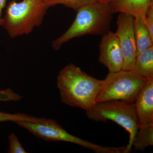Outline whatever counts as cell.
Returning <instances> with one entry per match:
<instances>
[{
  "instance_id": "7",
  "label": "cell",
  "mask_w": 153,
  "mask_h": 153,
  "mask_svg": "<svg viewBox=\"0 0 153 153\" xmlns=\"http://www.w3.org/2000/svg\"><path fill=\"white\" fill-rule=\"evenodd\" d=\"M134 19V17L129 14L120 13L117 22V30L115 33L123 54V70H132L137 55Z\"/></svg>"
},
{
  "instance_id": "3",
  "label": "cell",
  "mask_w": 153,
  "mask_h": 153,
  "mask_svg": "<svg viewBox=\"0 0 153 153\" xmlns=\"http://www.w3.org/2000/svg\"><path fill=\"white\" fill-rule=\"evenodd\" d=\"M48 9L44 0L13 1L7 7L1 26L11 38L28 35L41 26Z\"/></svg>"
},
{
  "instance_id": "20",
  "label": "cell",
  "mask_w": 153,
  "mask_h": 153,
  "mask_svg": "<svg viewBox=\"0 0 153 153\" xmlns=\"http://www.w3.org/2000/svg\"><path fill=\"white\" fill-rule=\"evenodd\" d=\"M111 0H97V1L103 4H109Z\"/></svg>"
},
{
  "instance_id": "1",
  "label": "cell",
  "mask_w": 153,
  "mask_h": 153,
  "mask_svg": "<svg viewBox=\"0 0 153 153\" xmlns=\"http://www.w3.org/2000/svg\"><path fill=\"white\" fill-rule=\"evenodd\" d=\"M103 80L96 79L74 63L66 65L60 71L57 85L61 101L73 107L89 110L96 103Z\"/></svg>"
},
{
  "instance_id": "10",
  "label": "cell",
  "mask_w": 153,
  "mask_h": 153,
  "mask_svg": "<svg viewBox=\"0 0 153 153\" xmlns=\"http://www.w3.org/2000/svg\"><path fill=\"white\" fill-rule=\"evenodd\" d=\"M153 0H111L109 3L113 13H124L140 17L144 20L146 13Z\"/></svg>"
},
{
  "instance_id": "16",
  "label": "cell",
  "mask_w": 153,
  "mask_h": 153,
  "mask_svg": "<svg viewBox=\"0 0 153 153\" xmlns=\"http://www.w3.org/2000/svg\"><path fill=\"white\" fill-rule=\"evenodd\" d=\"M9 150L8 152L10 153H26L24 147L19 142V139L15 134L11 133L9 135Z\"/></svg>"
},
{
  "instance_id": "12",
  "label": "cell",
  "mask_w": 153,
  "mask_h": 153,
  "mask_svg": "<svg viewBox=\"0 0 153 153\" xmlns=\"http://www.w3.org/2000/svg\"><path fill=\"white\" fill-rule=\"evenodd\" d=\"M134 31L137 55L153 46V38L151 36L144 20L140 17H134Z\"/></svg>"
},
{
  "instance_id": "8",
  "label": "cell",
  "mask_w": 153,
  "mask_h": 153,
  "mask_svg": "<svg viewBox=\"0 0 153 153\" xmlns=\"http://www.w3.org/2000/svg\"><path fill=\"white\" fill-rule=\"evenodd\" d=\"M100 63L108 69L109 72L122 70L124 59L119 41L115 33L110 30L102 36L99 45Z\"/></svg>"
},
{
  "instance_id": "11",
  "label": "cell",
  "mask_w": 153,
  "mask_h": 153,
  "mask_svg": "<svg viewBox=\"0 0 153 153\" xmlns=\"http://www.w3.org/2000/svg\"><path fill=\"white\" fill-rule=\"evenodd\" d=\"M131 71L144 78H153V46L137 55Z\"/></svg>"
},
{
  "instance_id": "19",
  "label": "cell",
  "mask_w": 153,
  "mask_h": 153,
  "mask_svg": "<svg viewBox=\"0 0 153 153\" xmlns=\"http://www.w3.org/2000/svg\"><path fill=\"white\" fill-rule=\"evenodd\" d=\"M7 0H0V25H2V13L3 9L5 6L6 2Z\"/></svg>"
},
{
  "instance_id": "6",
  "label": "cell",
  "mask_w": 153,
  "mask_h": 153,
  "mask_svg": "<svg viewBox=\"0 0 153 153\" xmlns=\"http://www.w3.org/2000/svg\"><path fill=\"white\" fill-rule=\"evenodd\" d=\"M131 70H122L109 72L97 98L96 102L121 100L134 102L148 79Z\"/></svg>"
},
{
  "instance_id": "5",
  "label": "cell",
  "mask_w": 153,
  "mask_h": 153,
  "mask_svg": "<svg viewBox=\"0 0 153 153\" xmlns=\"http://www.w3.org/2000/svg\"><path fill=\"white\" fill-rule=\"evenodd\" d=\"M15 123L39 138L49 142L63 141L82 146L97 153H120V147H106L96 144L68 133L56 121L33 117L30 120L17 121Z\"/></svg>"
},
{
  "instance_id": "9",
  "label": "cell",
  "mask_w": 153,
  "mask_h": 153,
  "mask_svg": "<svg viewBox=\"0 0 153 153\" xmlns=\"http://www.w3.org/2000/svg\"><path fill=\"white\" fill-rule=\"evenodd\" d=\"M134 104L139 128L153 125V78L145 83Z\"/></svg>"
},
{
  "instance_id": "15",
  "label": "cell",
  "mask_w": 153,
  "mask_h": 153,
  "mask_svg": "<svg viewBox=\"0 0 153 153\" xmlns=\"http://www.w3.org/2000/svg\"><path fill=\"white\" fill-rule=\"evenodd\" d=\"M33 117L26 114H10L0 111V122L12 121L14 123L19 120H30Z\"/></svg>"
},
{
  "instance_id": "17",
  "label": "cell",
  "mask_w": 153,
  "mask_h": 153,
  "mask_svg": "<svg viewBox=\"0 0 153 153\" xmlns=\"http://www.w3.org/2000/svg\"><path fill=\"white\" fill-rule=\"evenodd\" d=\"M22 97L16 93L10 88L0 90V101L18 102L22 100Z\"/></svg>"
},
{
  "instance_id": "4",
  "label": "cell",
  "mask_w": 153,
  "mask_h": 153,
  "mask_svg": "<svg viewBox=\"0 0 153 153\" xmlns=\"http://www.w3.org/2000/svg\"><path fill=\"white\" fill-rule=\"evenodd\" d=\"M88 119L96 122H114L128 132L129 140L123 153L131 152L132 144L139 128L134 102L110 100L96 102L85 112Z\"/></svg>"
},
{
  "instance_id": "13",
  "label": "cell",
  "mask_w": 153,
  "mask_h": 153,
  "mask_svg": "<svg viewBox=\"0 0 153 153\" xmlns=\"http://www.w3.org/2000/svg\"><path fill=\"white\" fill-rule=\"evenodd\" d=\"M153 145V125L140 127L133 142L134 149L143 152Z\"/></svg>"
},
{
  "instance_id": "18",
  "label": "cell",
  "mask_w": 153,
  "mask_h": 153,
  "mask_svg": "<svg viewBox=\"0 0 153 153\" xmlns=\"http://www.w3.org/2000/svg\"><path fill=\"white\" fill-rule=\"evenodd\" d=\"M144 22L149 31L151 36L153 38V4L151 5L148 9L145 15Z\"/></svg>"
},
{
  "instance_id": "2",
  "label": "cell",
  "mask_w": 153,
  "mask_h": 153,
  "mask_svg": "<svg viewBox=\"0 0 153 153\" xmlns=\"http://www.w3.org/2000/svg\"><path fill=\"white\" fill-rule=\"evenodd\" d=\"M113 14L109 4L97 2L82 7L68 30L52 41V48L57 51L70 40L85 35L103 36L110 31Z\"/></svg>"
},
{
  "instance_id": "14",
  "label": "cell",
  "mask_w": 153,
  "mask_h": 153,
  "mask_svg": "<svg viewBox=\"0 0 153 153\" xmlns=\"http://www.w3.org/2000/svg\"><path fill=\"white\" fill-rule=\"evenodd\" d=\"M44 1L49 8L57 5H63L76 12L82 7L97 2V0H44Z\"/></svg>"
}]
</instances>
